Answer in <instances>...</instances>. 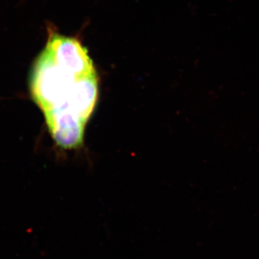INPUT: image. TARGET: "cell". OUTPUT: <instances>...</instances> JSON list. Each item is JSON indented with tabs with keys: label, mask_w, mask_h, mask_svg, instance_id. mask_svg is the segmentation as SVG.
Wrapping results in <instances>:
<instances>
[{
	"label": "cell",
	"mask_w": 259,
	"mask_h": 259,
	"mask_svg": "<svg viewBox=\"0 0 259 259\" xmlns=\"http://www.w3.org/2000/svg\"><path fill=\"white\" fill-rule=\"evenodd\" d=\"M44 49L59 66L77 78L96 74L86 48L75 38L52 32Z\"/></svg>",
	"instance_id": "1"
},
{
	"label": "cell",
	"mask_w": 259,
	"mask_h": 259,
	"mask_svg": "<svg viewBox=\"0 0 259 259\" xmlns=\"http://www.w3.org/2000/svg\"><path fill=\"white\" fill-rule=\"evenodd\" d=\"M98 99L97 74L80 78L75 83L68 101V109L85 124L93 115Z\"/></svg>",
	"instance_id": "2"
}]
</instances>
